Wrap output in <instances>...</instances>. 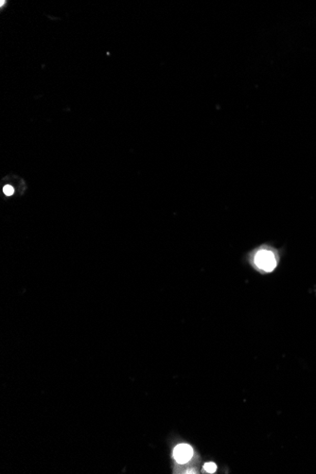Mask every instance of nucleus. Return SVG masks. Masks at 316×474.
I'll return each mask as SVG.
<instances>
[{
    "label": "nucleus",
    "instance_id": "obj_1",
    "mask_svg": "<svg viewBox=\"0 0 316 474\" xmlns=\"http://www.w3.org/2000/svg\"><path fill=\"white\" fill-rule=\"evenodd\" d=\"M255 261L257 264V267L266 271V272H271L274 270L277 266V260L274 254L270 251L264 250L260 251L257 253Z\"/></svg>",
    "mask_w": 316,
    "mask_h": 474
},
{
    "label": "nucleus",
    "instance_id": "obj_2",
    "mask_svg": "<svg viewBox=\"0 0 316 474\" xmlns=\"http://www.w3.org/2000/svg\"><path fill=\"white\" fill-rule=\"evenodd\" d=\"M193 456V449L188 444H180L174 448L173 457L179 464H186Z\"/></svg>",
    "mask_w": 316,
    "mask_h": 474
},
{
    "label": "nucleus",
    "instance_id": "obj_3",
    "mask_svg": "<svg viewBox=\"0 0 316 474\" xmlns=\"http://www.w3.org/2000/svg\"><path fill=\"white\" fill-rule=\"evenodd\" d=\"M204 469L208 473H213L217 470V466L214 463H206L204 465Z\"/></svg>",
    "mask_w": 316,
    "mask_h": 474
},
{
    "label": "nucleus",
    "instance_id": "obj_4",
    "mask_svg": "<svg viewBox=\"0 0 316 474\" xmlns=\"http://www.w3.org/2000/svg\"><path fill=\"white\" fill-rule=\"evenodd\" d=\"M3 192L5 193V195L7 196H12L14 192V189H13L12 186L10 185H7L4 188H3Z\"/></svg>",
    "mask_w": 316,
    "mask_h": 474
},
{
    "label": "nucleus",
    "instance_id": "obj_5",
    "mask_svg": "<svg viewBox=\"0 0 316 474\" xmlns=\"http://www.w3.org/2000/svg\"><path fill=\"white\" fill-rule=\"evenodd\" d=\"M4 3H5V1H1V6H3Z\"/></svg>",
    "mask_w": 316,
    "mask_h": 474
}]
</instances>
